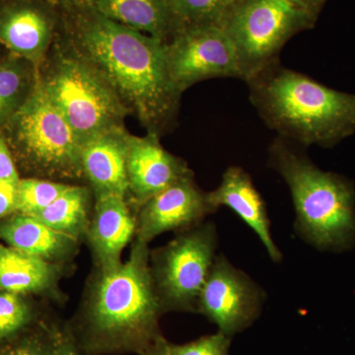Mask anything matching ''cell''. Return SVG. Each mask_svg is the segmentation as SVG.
Instances as JSON below:
<instances>
[{"label": "cell", "mask_w": 355, "mask_h": 355, "mask_svg": "<svg viewBox=\"0 0 355 355\" xmlns=\"http://www.w3.org/2000/svg\"><path fill=\"white\" fill-rule=\"evenodd\" d=\"M58 34L111 85L147 132L177 125L182 94L170 78L166 42L105 17L84 0L58 4Z\"/></svg>", "instance_id": "1"}, {"label": "cell", "mask_w": 355, "mask_h": 355, "mask_svg": "<svg viewBox=\"0 0 355 355\" xmlns=\"http://www.w3.org/2000/svg\"><path fill=\"white\" fill-rule=\"evenodd\" d=\"M148 245L135 238L125 263L114 272L94 268L89 277L78 309L67 322L81 355H140L164 336Z\"/></svg>", "instance_id": "2"}, {"label": "cell", "mask_w": 355, "mask_h": 355, "mask_svg": "<svg viewBox=\"0 0 355 355\" xmlns=\"http://www.w3.org/2000/svg\"><path fill=\"white\" fill-rule=\"evenodd\" d=\"M250 100L279 137L331 148L355 133V94L336 90L279 62L246 81Z\"/></svg>", "instance_id": "3"}, {"label": "cell", "mask_w": 355, "mask_h": 355, "mask_svg": "<svg viewBox=\"0 0 355 355\" xmlns=\"http://www.w3.org/2000/svg\"><path fill=\"white\" fill-rule=\"evenodd\" d=\"M268 166L291 191L295 230L322 252L343 253L355 247V186L349 178L324 171L292 142L277 137L268 148Z\"/></svg>", "instance_id": "4"}, {"label": "cell", "mask_w": 355, "mask_h": 355, "mask_svg": "<svg viewBox=\"0 0 355 355\" xmlns=\"http://www.w3.org/2000/svg\"><path fill=\"white\" fill-rule=\"evenodd\" d=\"M38 84L81 142L116 128L130 114L111 85L57 34L38 67Z\"/></svg>", "instance_id": "5"}, {"label": "cell", "mask_w": 355, "mask_h": 355, "mask_svg": "<svg viewBox=\"0 0 355 355\" xmlns=\"http://www.w3.org/2000/svg\"><path fill=\"white\" fill-rule=\"evenodd\" d=\"M0 130L18 171L27 177L85 184L83 144L39 84Z\"/></svg>", "instance_id": "6"}, {"label": "cell", "mask_w": 355, "mask_h": 355, "mask_svg": "<svg viewBox=\"0 0 355 355\" xmlns=\"http://www.w3.org/2000/svg\"><path fill=\"white\" fill-rule=\"evenodd\" d=\"M317 19L291 0H240L222 25L245 83L275 62L289 40Z\"/></svg>", "instance_id": "7"}, {"label": "cell", "mask_w": 355, "mask_h": 355, "mask_svg": "<svg viewBox=\"0 0 355 355\" xmlns=\"http://www.w3.org/2000/svg\"><path fill=\"white\" fill-rule=\"evenodd\" d=\"M217 237L216 224L203 221L150 251L154 287L165 313H198L200 292L217 256Z\"/></svg>", "instance_id": "8"}, {"label": "cell", "mask_w": 355, "mask_h": 355, "mask_svg": "<svg viewBox=\"0 0 355 355\" xmlns=\"http://www.w3.org/2000/svg\"><path fill=\"white\" fill-rule=\"evenodd\" d=\"M166 60L170 78L182 95L207 79H242L234 46L219 26L178 30L166 42Z\"/></svg>", "instance_id": "9"}, {"label": "cell", "mask_w": 355, "mask_h": 355, "mask_svg": "<svg viewBox=\"0 0 355 355\" xmlns=\"http://www.w3.org/2000/svg\"><path fill=\"white\" fill-rule=\"evenodd\" d=\"M266 294L247 273L217 254L198 302V313L230 338L260 317Z\"/></svg>", "instance_id": "10"}, {"label": "cell", "mask_w": 355, "mask_h": 355, "mask_svg": "<svg viewBox=\"0 0 355 355\" xmlns=\"http://www.w3.org/2000/svg\"><path fill=\"white\" fill-rule=\"evenodd\" d=\"M60 27V11L51 0H0V46L37 67Z\"/></svg>", "instance_id": "11"}, {"label": "cell", "mask_w": 355, "mask_h": 355, "mask_svg": "<svg viewBox=\"0 0 355 355\" xmlns=\"http://www.w3.org/2000/svg\"><path fill=\"white\" fill-rule=\"evenodd\" d=\"M216 214L193 174L183 178L153 196L137 210L135 238L149 244L165 232L179 233L202 223Z\"/></svg>", "instance_id": "12"}, {"label": "cell", "mask_w": 355, "mask_h": 355, "mask_svg": "<svg viewBox=\"0 0 355 355\" xmlns=\"http://www.w3.org/2000/svg\"><path fill=\"white\" fill-rule=\"evenodd\" d=\"M127 173L128 200L135 210L179 180L193 174L184 159L161 146L160 137L148 132L146 137L130 135Z\"/></svg>", "instance_id": "13"}, {"label": "cell", "mask_w": 355, "mask_h": 355, "mask_svg": "<svg viewBox=\"0 0 355 355\" xmlns=\"http://www.w3.org/2000/svg\"><path fill=\"white\" fill-rule=\"evenodd\" d=\"M137 210L121 196L94 198L92 216L85 240L90 248L95 268L114 272L123 263V249L137 234Z\"/></svg>", "instance_id": "14"}, {"label": "cell", "mask_w": 355, "mask_h": 355, "mask_svg": "<svg viewBox=\"0 0 355 355\" xmlns=\"http://www.w3.org/2000/svg\"><path fill=\"white\" fill-rule=\"evenodd\" d=\"M130 133L116 128L98 135L83 146L84 180L93 197H128L127 156Z\"/></svg>", "instance_id": "15"}, {"label": "cell", "mask_w": 355, "mask_h": 355, "mask_svg": "<svg viewBox=\"0 0 355 355\" xmlns=\"http://www.w3.org/2000/svg\"><path fill=\"white\" fill-rule=\"evenodd\" d=\"M210 207L232 209L247 225L253 229L275 263L282 261V254L273 242L270 220L266 203L257 190L251 176L239 166H230L222 175L220 184L207 193Z\"/></svg>", "instance_id": "16"}, {"label": "cell", "mask_w": 355, "mask_h": 355, "mask_svg": "<svg viewBox=\"0 0 355 355\" xmlns=\"http://www.w3.org/2000/svg\"><path fill=\"white\" fill-rule=\"evenodd\" d=\"M72 266L48 263L0 243V291L64 301L60 282Z\"/></svg>", "instance_id": "17"}, {"label": "cell", "mask_w": 355, "mask_h": 355, "mask_svg": "<svg viewBox=\"0 0 355 355\" xmlns=\"http://www.w3.org/2000/svg\"><path fill=\"white\" fill-rule=\"evenodd\" d=\"M0 240L48 263L69 266L83 243L53 230L35 216L19 212L0 220Z\"/></svg>", "instance_id": "18"}, {"label": "cell", "mask_w": 355, "mask_h": 355, "mask_svg": "<svg viewBox=\"0 0 355 355\" xmlns=\"http://www.w3.org/2000/svg\"><path fill=\"white\" fill-rule=\"evenodd\" d=\"M105 17L167 42L176 33L166 0H84Z\"/></svg>", "instance_id": "19"}, {"label": "cell", "mask_w": 355, "mask_h": 355, "mask_svg": "<svg viewBox=\"0 0 355 355\" xmlns=\"http://www.w3.org/2000/svg\"><path fill=\"white\" fill-rule=\"evenodd\" d=\"M94 207V197L87 184H70L55 200L36 216L49 227L83 242Z\"/></svg>", "instance_id": "20"}, {"label": "cell", "mask_w": 355, "mask_h": 355, "mask_svg": "<svg viewBox=\"0 0 355 355\" xmlns=\"http://www.w3.org/2000/svg\"><path fill=\"white\" fill-rule=\"evenodd\" d=\"M38 84V67L7 53L0 60V128L31 97Z\"/></svg>", "instance_id": "21"}, {"label": "cell", "mask_w": 355, "mask_h": 355, "mask_svg": "<svg viewBox=\"0 0 355 355\" xmlns=\"http://www.w3.org/2000/svg\"><path fill=\"white\" fill-rule=\"evenodd\" d=\"M49 317L30 302L27 295L0 291V345L22 335Z\"/></svg>", "instance_id": "22"}, {"label": "cell", "mask_w": 355, "mask_h": 355, "mask_svg": "<svg viewBox=\"0 0 355 355\" xmlns=\"http://www.w3.org/2000/svg\"><path fill=\"white\" fill-rule=\"evenodd\" d=\"M240 0H166L176 32L190 26L222 27Z\"/></svg>", "instance_id": "23"}, {"label": "cell", "mask_w": 355, "mask_h": 355, "mask_svg": "<svg viewBox=\"0 0 355 355\" xmlns=\"http://www.w3.org/2000/svg\"><path fill=\"white\" fill-rule=\"evenodd\" d=\"M69 184L41 178H20L16 212L36 216L55 202Z\"/></svg>", "instance_id": "24"}, {"label": "cell", "mask_w": 355, "mask_h": 355, "mask_svg": "<svg viewBox=\"0 0 355 355\" xmlns=\"http://www.w3.org/2000/svg\"><path fill=\"white\" fill-rule=\"evenodd\" d=\"M58 319L49 317L22 335L0 345V355H51Z\"/></svg>", "instance_id": "25"}, {"label": "cell", "mask_w": 355, "mask_h": 355, "mask_svg": "<svg viewBox=\"0 0 355 355\" xmlns=\"http://www.w3.org/2000/svg\"><path fill=\"white\" fill-rule=\"evenodd\" d=\"M231 338L218 331L184 345L168 342V350L170 355H229Z\"/></svg>", "instance_id": "26"}, {"label": "cell", "mask_w": 355, "mask_h": 355, "mask_svg": "<svg viewBox=\"0 0 355 355\" xmlns=\"http://www.w3.org/2000/svg\"><path fill=\"white\" fill-rule=\"evenodd\" d=\"M51 355H81L67 328V322L58 321Z\"/></svg>", "instance_id": "27"}, {"label": "cell", "mask_w": 355, "mask_h": 355, "mask_svg": "<svg viewBox=\"0 0 355 355\" xmlns=\"http://www.w3.org/2000/svg\"><path fill=\"white\" fill-rule=\"evenodd\" d=\"M18 182L0 180V220L16 212Z\"/></svg>", "instance_id": "28"}, {"label": "cell", "mask_w": 355, "mask_h": 355, "mask_svg": "<svg viewBox=\"0 0 355 355\" xmlns=\"http://www.w3.org/2000/svg\"><path fill=\"white\" fill-rule=\"evenodd\" d=\"M0 180L19 181L20 175L1 130H0Z\"/></svg>", "instance_id": "29"}, {"label": "cell", "mask_w": 355, "mask_h": 355, "mask_svg": "<svg viewBox=\"0 0 355 355\" xmlns=\"http://www.w3.org/2000/svg\"><path fill=\"white\" fill-rule=\"evenodd\" d=\"M291 1L318 20L328 0H291Z\"/></svg>", "instance_id": "30"}, {"label": "cell", "mask_w": 355, "mask_h": 355, "mask_svg": "<svg viewBox=\"0 0 355 355\" xmlns=\"http://www.w3.org/2000/svg\"><path fill=\"white\" fill-rule=\"evenodd\" d=\"M140 355H170L169 350H168V340L164 336H162L160 340L153 343Z\"/></svg>", "instance_id": "31"}, {"label": "cell", "mask_w": 355, "mask_h": 355, "mask_svg": "<svg viewBox=\"0 0 355 355\" xmlns=\"http://www.w3.org/2000/svg\"><path fill=\"white\" fill-rule=\"evenodd\" d=\"M51 1H53V3H55L57 6H58V4L65 3V2L76 1V0H51Z\"/></svg>", "instance_id": "32"}, {"label": "cell", "mask_w": 355, "mask_h": 355, "mask_svg": "<svg viewBox=\"0 0 355 355\" xmlns=\"http://www.w3.org/2000/svg\"><path fill=\"white\" fill-rule=\"evenodd\" d=\"M4 55H0V60H1V58L4 57Z\"/></svg>", "instance_id": "33"}]
</instances>
